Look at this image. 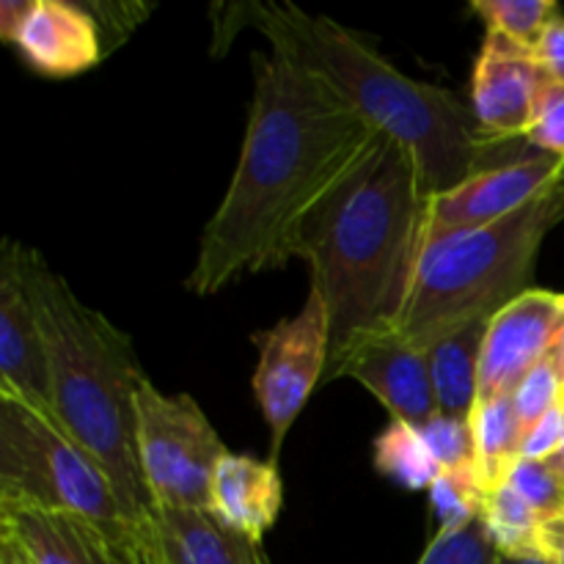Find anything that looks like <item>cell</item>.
<instances>
[{"label": "cell", "mask_w": 564, "mask_h": 564, "mask_svg": "<svg viewBox=\"0 0 564 564\" xmlns=\"http://www.w3.org/2000/svg\"><path fill=\"white\" fill-rule=\"evenodd\" d=\"M226 446L187 394L138 391V457L154 510H213V477Z\"/></svg>", "instance_id": "52a82bcc"}, {"label": "cell", "mask_w": 564, "mask_h": 564, "mask_svg": "<svg viewBox=\"0 0 564 564\" xmlns=\"http://www.w3.org/2000/svg\"><path fill=\"white\" fill-rule=\"evenodd\" d=\"M430 505L438 521V532H460L479 521L485 507V488L477 477V468L441 471L430 485Z\"/></svg>", "instance_id": "603a6c76"}, {"label": "cell", "mask_w": 564, "mask_h": 564, "mask_svg": "<svg viewBox=\"0 0 564 564\" xmlns=\"http://www.w3.org/2000/svg\"><path fill=\"white\" fill-rule=\"evenodd\" d=\"M551 86L534 47L501 33H485L471 80V110L490 141L527 138Z\"/></svg>", "instance_id": "30bf717a"}, {"label": "cell", "mask_w": 564, "mask_h": 564, "mask_svg": "<svg viewBox=\"0 0 564 564\" xmlns=\"http://www.w3.org/2000/svg\"><path fill=\"white\" fill-rule=\"evenodd\" d=\"M375 468L408 490H430L441 474L422 430L402 419H391L375 438Z\"/></svg>", "instance_id": "44dd1931"}, {"label": "cell", "mask_w": 564, "mask_h": 564, "mask_svg": "<svg viewBox=\"0 0 564 564\" xmlns=\"http://www.w3.org/2000/svg\"><path fill=\"white\" fill-rule=\"evenodd\" d=\"M253 99L229 191L204 226L187 279L215 295L286 262L303 215L345 180L380 135L334 88L270 50L253 53Z\"/></svg>", "instance_id": "6da1fadb"}, {"label": "cell", "mask_w": 564, "mask_h": 564, "mask_svg": "<svg viewBox=\"0 0 564 564\" xmlns=\"http://www.w3.org/2000/svg\"><path fill=\"white\" fill-rule=\"evenodd\" d=\"M0 532L31 564H163L158 534H119L72 512L0 499Z\"/></svg>", "instance_id": "9c48e42d"}, {"label": "cell", "mask_w": 564, "mask_h": 564, "mask_svg": "<svg viewBox=\"0 0 564 564\" xmlns=\"http://www.w3.org/2000/svg\"><path fill=\"white\" fill-rule=\"evenodd\" d=\"M22 273L47 350L53 416L97 457L127 512L154 527L138 457V391L149 378L135 345L105 314L88 308L33 248H22Z\"/></svg>", "instance_id": "277c9868"}, {"label": "cell", "mask_w": 564, "mask_h": 564, "mask_svg": "<svg viewBox=\"0 0 564 564\" xmlns=\"http://www.w3.org/2000/svg\"><path fill=\"white\" fill-rule=\"evenodd\" d=\"M14 47L36 72L47 77H69L102 61L97 25L86 6L64 0H33Z\"/></svg>", "instance_id": "9a60e30c"}, {"label": "cell", "mask_w": 564, "mask_h": 564, "mask_svg": "<svg viewBox=\"0 0 564 564\" xmlns=\"http://www.w3.org/2000/svg\"><path fill=\"white\" fill-rule=\"evenodd\" d=\"M0 564H31L11 534L0 532Z\"/></svg>", "instance_id": "836d02e7"}, {"label": "cell", "mask_w": 564, "mask_h": 564, "mask_svg": "<svg viewBox=\"0 0 564 564\" xmlns=\"http://www.w3.org/2000/svg\"><path fill=\"white\" fill-rule=\"evenodd\" d=\"M22 242L6 240L0 251V394L53 416L47 350L22 273Z\"/></svg>", "instance_id": "5bb4252c"}, {"label": "cell", "mask_w": 564, "mask_h": 564, "mask_svg": "<svg viewBox=\"0 0 564 564\" xmlns=\"http://www.w3.org/2000/svg\"><path fill=\"white\" fill-rule=\"evenodd\" d=\"M163 564H165V560H163Z\"/></svg>", "instance_id": "74e56055"}, {"label": "cell", "mask_w": 564, "mask_h": 564, "mask_svg": "<svg viewBox=\"0 0 564 564\" xmlns=\"http://www.w3.org/2000/svg\"><path fill=\"white\" fill-rule=\"evenodd\" d=\"M490 319L466 325L427 350L438 413L471 419L479 402V358Z\"/></svg>", "instance_id": "ac0fdd59"}, {"label": "cell", "mask_w": 564, "mask_h": 564, "mask_svg": "<svg viewBox=\"0 0 564 564\" xmlns=\"http://www.w3.org/2000/svg\"><path fill=\"white\" fill-rule=\"evenodd\" d=\"M31 6L33 0H3V3H0V36L9 44H14L17 33H20Z\"/></svg>", "instance_id": "1f68e13d"}, {"label": "cell", "mask_w": 564, "mask_h": 564, "mask_svg": "<svg viewBox=\"0 0 564 564\" xmlns=\"http://www.w3.org/2000/svg\"><path fill=\"white\" fill-rule=\"evenodd\" d=\"M499 551L488 538L482 518L460 532H438L416 564H496Z\"/></svg>", "instance_id": "484cf974"}, {"label": "cell", "mask_w": 564, "mask_h": 564, "mask_svg": "<svg viewBox=\"0 0 564 564\" xmlns=\"http://www.w3.org/2000/svg\"><path fill=\"white\" fill-rule=\"evenodd\" d=\"M549 463H551V466H554L556 471H560L562 477H564V433H562V446H560V452H556V455L551 457Z\"/></svg>", "instance_id": "8d00e7d4"}, {"label": "cell", "mask_w": 564, "mask_h": 564, "mask_svg": "<svg viewBox=\"0 0 564 564\" xmlns=\"http://www.w3.org/2000/svg\"><path fill=\"white\" fill-rule=\"evenodd\" d=\"M0 499L72 512L119 534H158L127 512L108 471L58 419L11 394H0Z\"/></svg>", "instance_id": "8992f818"}, {"label": "cell", "mask_w": 564, "mask_h": 564, "mask_svg": "<svg viewBox=\"0 0 564 564\" xmlns=\"http://www.w3.org/2000/svg\"><path fill=\"white\" fill-rule=\"evenodd\" d=\"M527 143L538 152L564 160V86H556V83L549 86L527 132Z\"/></svg>", "instance_id": "f1b7e54d"}, {"label": "cell", "mask_w": 564, "mask_h": 564, "mask_svg": "<svg viewBox=\"0 0 564 564\" xmlns=\"http://www.w3.org/2000/svg\"><path fill=\"white\" fill-rule=\"evenodd\" d=\"M562 176L564 160L543 152L479 171L463 185L430 196L427 240L507 218L545 196L551 187L560 185Z\"/></svg>", "instance_id": "7c38bea8"}, {"label": "cell", "mask_w": 564, "mask_h": 564, "mask_svg": "<svg viewBox=\"0 0 564 564\" xmlns=\"http://www.w3.org/2000/svg\"><path fill=\"white\" fill-rule=\"evenodd\" d=\"M474 449H477V477L485 494L501 488L512 466L521 460L523 424L512 408V397L477 402L471 416Z\"/></svg>", "instance_id": "d6986e66"}, {"label": "cell", "mask_w": 564, "mask_h": 564, "mask_svg": "<svg viewBox=\"0 0 564 564\" xmlns=\"http://www.w3.org/2000/svg\"><path fill=\"white\" fill-rule=\"evenodd\" d=\"M154 529L165 564H270L262 543L209 510H154Z\"/></svg>", "instance_id": "e0dca14e"}, {"label": "cell", "mask_w": 564, "mask_h": 564, "mask_svg": "<svg viewBox=\"0 0 564 564\" xmlns=\"http://www.w3.org/2000/svg\"><path fill=\"white\" fill-rule=\"evenodd\" d=\"M259 345V367L253 375V394L270 430V463L279 466L281 446L312 397L314 386L325 380L330 358V319L323 295L308 292V301L295 317L281 319L264 334L253 336Z\"/></svg>", "instance_id": "ba28073f"}, {"label": "cell", "mask_w": 564, "mask_h": 564, "mask_svg": "<svg viewBox=\"0 0 564 564\" xmlns=\"http://www.w3.org/2000/svg\"><path fill=\"white\" fill-rule=\"evenodd\" d=\"M564 323V295L532 286L494 314L479 358V402L512 397L516 386L554 350Z\"/></svg>", "instance_id": "8fae6325"}, {"label": "cell", "mask_w": 564, "mask_h": 564, "mask_svg": "<svg viewBox=\"0 0 564 564\" xmlns=\"http://www.w3.org/2000/svg\"><path fill=\"white\" fill-rule=\"evenodd\" d=\"M471 11L482 17L488 31L534 47L562 9L554 0H474Z\"/></svg>", "instance_id": "7402d4cb"}, {"label": "cell", "mask_w": 564, "mask_h": 564, "mask_svg": "<svg viewBox=\"0 0 564 564\" xmlns=\"http://www.w3.org/2000/svg\"><path fill=\"white\" fill-rule=\"evenodd\" d=\"M545 556L554 564H564V512L545 523Z\"/></svg>", "instance_id": "d6a6232c"}, {"label": "cell", "mask_w": 564, "mask_h": 564, "mask_svg": "<svg viewBox=\"0 0 564 564\" xmlns=\"http://www.w3.org/2000/svg\"><path fill=\"white\" fill-rule=\"evenodd\" d=\"M215 11H220L215 22L218 50L229 47L240 28L262 33L275 55L334 88L380 135L394 138L411 149L430 196L463 185L479 171L538 152L529 147L527 138H485L471 105L463 102L455 91L402 75L356 33L328 17L270 0H242Z\"/></svg>", "instance_id": "3957f363"}, {"label": "cell", "mask_w": 564, "mask_h": 564, "mask_svg": "<svg viewBox=\"0 0 564 564\" xmlns=\"http://www.w3.org/2000/svg\"><path fill=\"white\" fill-rule=\"evenodd\" d=\"M430 191L416 154L375 138L361 163L295 226L286 259H303L330 319V356L400 325L427 242Z\"/></svg>", "instance_id": "7a4b0ae2"}, {"label": "cell", "mask_w": 564, "mask_h": 564, "mask_svg": "<svg viewBox=\"0 0 564 564\" xmlns=\"http://www.w3.org/2000/svg\"><path fill=\"white\" fill-rule=\"evenodd\" d=\"M507 485L543 518L551 523L564 512V477L549 460H518L512 466Z\"/></svg>", "instance_id": "cb8c5ba5"}, {"label": "cell", "mask_w": 564, "mask_h": 564, "mask_svg": "<svg viewBox=\"0 0 564 564\" xmlns=\"http://www.w3.org/2000/svg\"><path fill=\"white\" fill-rule=\"evenodd\" d=\"M284 505L279 466L251 455L226 452L213 477V516L262 543Z\"/></svg>", "instance_id": "2e32d148"}, {"label": "cell", "mask_w": 564, "mask_h": 564, "mask_svg": "<svg viewBox=\"0 0 564 564\" xmlns=\"http://www.w3.org/2000/svg\"><path fill=\"white\" fill-rule=\"evenodd\" d=\"M496 564H554L551 560H543V556H529V560H516V556H501Z\"/></svg>", "instance_id": "d590c367"}, {"label": "cell", "mask_w": 564, "mask_h": 564, "mask_svg": "<svg viewBox=\"0 0 564 564\" xmlns=\"http://www.w3.org/2000/svg\"><path fill=\"white\" fill-rule=\"evenodd\" d=\"M562 433H564V400L554 411L545 413L540 422H534L532 427L523 430L521 441V457L523 460H551V457L560 452L562 446Z\"/></svg>", "instance_id": "f546056e"}, {"label": "cell", "mask_w": 564, "mask_h": 564, "mask_svg": "<svg viewBox=\"0 0 564 564\" xmlns=\"http://www.w3.org/2000/svg\"><path fill=\"white\" fill-rule=\"evenodd\" d=\"M562 218L564 176L507 218L424 242L397 334L427 352L455 330L499 314L532 290L540 242Z\"/></svg>", "instance_id": "5b68a950"}, {"label": "cell", "mask_w": 564, "mask_h": 564, "mask_svg": "<svg viewBox=\"0 0 564 564\" xmlns=\"http://www.w3.org/2000/svg\"><path fill=\"white\" fill-rule=\"evenodd\" d=\"M562 400L564 383L560 372H556L554 361H551V356L545 358L543 364H538V367L516 386V391H512V408H516L523 430L532 427L534 422H540L549 411H554Z\"/></svg>", "instance_id": "4316f807"}, {"label": "cell", "mask_w": 564, "mask_h": 564, "mask_svg": "<svg viewBox=\"0 0 564 564\" xmlns=\"http://www.w3.org/2000/svg\"><path fill=\"white\" fill-rule=\"evenodd\" d=\"M534 55L543 64L545 75L551 77V83L564 86V14L551 20V25L545 28V33L540 36V42L534 44Z\"/></svg>", "instance_id": "4dcf8cb0"}, {"label": "cell", "mask_w": 564, "mask_h": 564, "mask_svg": "<svg viewBox=\"0 0 564 564\" xmlns=\"http://www.w3.org/2000/svg\"><path fill=\"white\" fill-rule=\"evenodd\" d=\"M422 435L433 452L441 471H468L477 468V449H474L471 419L446 416L435 413L427 424H422Z\"/></svg>", "instance_id": "d4e9b609"}, {"label": "cell", "mask_w": 564, "mask_h": 564, "mask_svg": "<svg viewBox=\"0 0 564 564\" xmlns=\"http://www.w3.org/2000/svg\"><path fill=\"white\" fill-rule=\"evenodd\" d=\"M551 361H554L556 372H560V378L564 383V323H562V330H560V339H556L554 350H551Z\"/></svg>", "instance_id": "e575fe53"}, {"label": "cell", "mask_w": 564, "mask_h": 564, "mask_svg": "<svg viewBox=\"0 0 564 564\" xmlns=\"http://www.w3.org/2000/svg\"><path fill=\"white\" fill-rule=\"evenodd\" d=\"M482 523L501 556H516V560L543 556V560H549L545 556L543 518L507 482L485 494Z\"/></svg>", "instance_id": "ffe728a7"}, {"label": "cell", "mask_w": 564, "mask_h": 564, "mask_svg": "<svg viewBox=\"0 0 564 564\" xmlns=\"http://www.w3.org/2000/svg\"><path fill=\"white\" fill-rule=\"evenodd\" d=\"M352 378L391 413L416 427L438 413L427 352L408 345L397 330L361 336L328 358L325 380Z\"/></svg>", "instance_id": "4fadbf2b"}, {"label": "cell", "mask_w": 564, "mask_h": 564, "mask_svg": "<svg viewBox=\"0 0 564 564\" xmlns=\"http://www.w3.org/2000/svg\"><path fill=\"white\" fill-rule=\"evenodd\" d=\"M86 11L97 25L102 55H108L152 14V6L135 3V0L132 3H86Z\"/></svg>", "instance_id": "83f0119b"}]
</instances>
